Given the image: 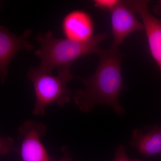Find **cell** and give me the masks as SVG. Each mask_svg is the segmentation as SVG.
Returning <instances> with one entry per match:
<instances>
[{"label": "cell", "instance_id": "obj_11", "mask_svg": "<svg viewBox=\"0 0 161 161\" xmlns=\"http://www.w3.org/2000/svg\"><path fill=\"white\" fill-rule=\"evenodd\" d=\"M113 161H142L137 159L129 158L126 153V149L123 145H119L115 151V158Z\"/></svg>", "mask_w": 161, "mask_h": 161}, {"label": "cell", "instance_id": "obj_6", "mask_svg": "<svg viewBox=\"0 0 161 161\" xmlns=\"http://www.w3.org/2000/svg\"><path fill=\"white\" fill-rule=\"evenodd\" d=\"M32 31L27 30L21 36L11 33L0 25V79L4 82L8 75V67L16 54L20 50L31 51L32 44L28 41Z\"/></svg>", "mask_w": 161, "mask_h": 161}, {"label": "cell", "instance_id": "obj_9", "mask_svg": "<svg viewBox=\"0 0 161 161\" xmlns=\"http://www.w3.org/2000/svg\"><path fill=\"white\" fill-rule=\"evenodd\" d=\"M136 129L132 133L131 145L147 157L161 154V126L155 125L147 133Z\"/></svg>", "mask_w": 161, "mask_h": 161}, {"label": "cell", "instance_id": "obj_7", "mask_svg": "<svg viewBox=\"0 0 161 161\" xmlns=\"http://www.w3.org/2000/svg\"><path fill=\"white\" fill-rule=\"evenodd\" d=\"M111 12V24L114 38L113 44L118 47L134 32L142 31L144 26L136 17L134 11L125 2L121 1Z\"/></svg>", "mask_w": 161, "mask_h": 161}, {"label": "cell", "instance_id": "obj_3", "mask_svg": "<svg viewBox=\"0 0 161 161\" xmlns=\"http://www.w3.org/2000/svg\"><path fill=\"white\" fill-rule=\"evenodd\" d=\"M70 69V66L58 67L56 76L42 71L37 67L28 71L27 78L33 83L36 94L34 115L43 116L45 109L51 104L62 107L69 103L73 94L67 84L74 78Z\"/></svg>", "mask_w": 161, "mask_h": 161}, {"label": "cell", "instance_id": "obj_4", "mask_svg": "<svg viewBox=\"0 0 161 161\" xmlns=\"http://www.w3.org/2000/svg\"><path fill=\"white\" fill-rule=\"evenodd\" d=\"M19 133L23 161H52L40 138L46 135L47 128L43 124L26 120L20 127Z\"/></svg>", "mask_w": 161, "mask_h": 161}, {"label": "cell", "instance_id": "obj_13", "mask_svg": "<svg viewBox=\"0 0 161 161\" xmlns=\"http://www.w3.org/2000/svg\"><path fill=\"white\" fill-rule=\"evenodd\" d=\"M155 11L157 14L161 15V0L159 2V4L155 7Z\"/></svg>", "mask_w": 161, "mask_h": 161}, {"label": "cell", "instance_id": "obj_14", "mask_svg": "<svg viewBox=\"0 0 161 161\" xmlns=\"http://www.w3.org/2000/svg\"><path fill=\"white\" fill-rule=\"evenodd\" d=\"M59 161H73V160H72L70 157L69 155H67Z\"/></svg>", "mask_w": 161, "mask_h": 161}, {"label": "cell", "instance_id": "obj_12", "mask_svg": "<svg viewBox=\"0 0 161 161\" xmlns=\"http://www.w3.org/2000/svg\"><path fill=\"white\" fill-rule=\"evenodd\" d=\"M14 146L13 139L11 137H0V153L6 154L11 150Z\"/></svg>", "mask_w": 161, "mask_h": 161}, {"label": "cell", "instance_id": "obj_10", "mask_svg": "<svg viewBox=\"0 0 161 161\" xmlns=\"http://www.w3.org/2000/svg\"><path fill=\"white\" fill-rule=\"evenodd\" d=\"M120 2L119 0H95L93 3L96 8L104 11L111 12Z\"/></svg>", "mask_w": 161, "mask_h": 161}, {"label": "cell", "instance_id": "obj_2", "mask_svg": "<svg viewBox=\"0 0 161 161\" xmlns=\"http://www.w3.org/2000/svg\"><path fill=\"white\" fill-rule=\"evenodd\" d=\"M107 36L106 33L98 34L86 42H79L55 37L50 31L39 34L35 37L40 44V49L35 52L41 60L40 66L37 67L52 75L55 67H71L74 61L83 56L98 54L101 50L99 44Z\"/></svg>", "mask_w": 161, "mask_h": 161}, {"label": "cell", "instance_id": "obj_1", "mask_svg": "<svg viewBox=\"0 0 161 161\" xmlns=\"http://www.w3.org/2000/svg\"><path fill=\"white\" fill-rule=\"evenodd\" d=\"M98 55L99 62L95 73L89 78L78 77L83 88L75 91L72 98L84 113H89L100 105L109 107L117 115H124L126 112L119 102V94L124 88L122 55L118 47L113 44L108 49H101Z\"/></svg>", "mask_w": 161, "mask_h": 161}, {"label": "cell", "instance_id": "obj_8", "mask_svg": "<svg viewBox=\"0 0 161 161\" xmlns=\"http://www.w3.org/2000/svg\"><path fill=\"white\" fill-rule=\"evenodd\" d=\"M94 23L86 12L76 9L64 18L62 30L66 39L76 42H86L94 36Z\"/></svg>", "mask_w": 161, "mask_h": 161}, {"label": "cell", "instance_id": "obj_5", "mask_svg": "<svg viewBox=\"0 0 161 161\" xmlns=\"http://www.w3.org/2000/svg\"><path fill=\"white\" fill-rule=\"evenodd\" d=\"M125 3L140 16L150 53L161 71V19L150 13L148 8L149 1L133 0Z\"/></svg>", "mask_w": 161, "mask_h": 161}]
</instances>
